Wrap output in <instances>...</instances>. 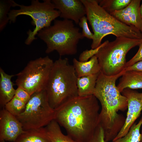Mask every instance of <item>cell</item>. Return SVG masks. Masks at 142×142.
<instances>
[{
  "label": "cell",
  "mask_w": 142,
  "mask_h": 142,
  "mask_svg": "<svg viewBox=\"0 0 142 142\" xmlns=\"http://www.w3.org/2000/svg\"><path fill=\"white\" fill-rule=\"evenodd\" d=\"M100 106L93 95L78 96L55 109L54 120L77 142H89L98 125Z\"/></svg>",
  "instance_id": "cell-1"
},
{
  "label": "cell",
  "mask_w": 142,
  "mask_h": 142,
  "mask_svg": "<svg viewBox=\"0 0 142 142\" xmlns=\"http://www.w3.org/2000/svg\"><path fill=\"white\" fill-rule=\"evenodd\" d=\"M125 71L113 76H107L100 72L97 79L93 95L101 104L98 125L104 130L106 142L115 139L125 121L126 118L118 112L127 109V100L116 85V80Z\"/></svg>",
  "instance_id": "cell-2"
},
{
  "label": "cell",
  "mask_w": 142,
  "mask_h": 142,
  "mask_svg": "<svg viewBox=\"0 0 142 142\" xmlns=\"http://www.w3.org/2000/svg\"><path fill=\"white\" fill-rule=\"evenodd\" d=\"M86 11V17L93 32L92 49L100 46L103 39L111 34L116 37L142 39V33L133 26L127 25L111 15L96 0H81Z\"/></svg>",
  "instance_id": "cell-3"
},
{
  "label": "cell",
  "mask_w": 142,
  "mask_h": 142,
  "mask_svg": "<svg viewBox=\"0 0 142 142\" xmlns=\"http://www.w3.org/2000/svg\"><path fill=\"white\" fill-rule=\"evenodd\" d=\"M78 77L68 59L60 57L54 62L46 87L49 103L55 109L78 96Z\"/></svg>",
  "instance_id": "cell-4"
},
{
  "label": "cell",
  "mask_w": 142,
  "mask_h": 142,
  "mask_svg": "<svg viewBox=\"0 0 142 142\" xmlns=\"http://www.w3.org/2000/svg\"><path fill=\"white\" fill-rule=\"evenodd\" d=\"M38 37L46 44V53L56 51L60 57L75 55L79 41L84 38L72 20L54 21L53 24L40 30Z\"/></svg>",
  "instance_id": "cell-5"
},
{
  "label": "cell",
  "mask_w": 142,
  "mask_h": 142,
  "mask_svg": "<svg viewBox=\"0 0 142 142\" xmlns=\"http://www.w3.org/2000/svg\"><path fill=\"white\" fill-rule=\"evenodd\" d=\"M142 42V39L124 37H116L111 42L105 41L95 55L98 58L100 72L107 76H113L125 70L127 53Z\"/></svg>",
  "instance_id": "cell-6"
},
{
  "label": "cell",
  "mask_w": 142,
  "mask_h": 142,
  "mask_svg": "<svg viewBox=\"0 0 142 142\" xmlns=\"http://www.w3.org/2000/svg\"><path fill=\"white\" fill-rule=\"evenodd\" d=\"M55 110L50 106L45 89L31 95L23 111L16 117L24 130L46 126L54 119Z\"/></svg>",
  "instance_id": "cell-7"
},
{
  "label": "cell",
  "mask_w": 142,
  "mask_h": 142,
  "mask_svg": "<svg viewBox=\"0 0 142 142\" xmlns=\"http://www.w3.org/2000/svg\"><path fill=\"white\" fill-rule=\"evenodd\" d=\"M53 63L47 56L30 60L23 70L15 75L16 84L31 95L45 89Z\"/></svg>",
  "instance_id": "cell-8"
},
{
  "label": "cell",
  "mask_w": 142,
  "mask_h": 142,
  "mask_svg": "<svg viewBox=\"0 0 142 142\" xmlns=\"http://www.w3.org/2000/svg\"><path fill=\"white\" fill-rule=\"evenodd\" d=\"M19 7V9L10 11L8 14L10 23L15 22L17 17L20 15L29 16L32 20H34L59 12L55 8L54 4L50 0H44L42 2L38 0H33L31 4L28 6L19 4L14 1L13 7Z\"/></svg>",
  "instance_id": "cell-9"
},
{
  "label": "cell",
  "mask_w": 142,
  "mask_h": 142,
  "mask_svg": "<svg viewBox=\"0 0 142 142\" xmlns=\"http://www.w3.org/2000/svg\"><path fill=\"white\" fill-rule=\"evenodd\" d=\"M127 100L126 117L124 124L115 139V140L126 135L130 128L139 117L142 111V93L127 88L121 93Z\"/></svg>",
  "instance_id": "cell-10"
},
{
  "label": "cell",
  "mask_w": 142,
  "mask_h": 142,
  "mask_svg": "<svg viewBox=\"0 0 142 142\" xmlns=\"http://www.w3.org/2000/svg\"><path fill=\"white\" fill-rule=\"evenodd\" d=\"M21 123L4 108L0 111V141L14 142L23 132Z\"/></svg>",
  "instance_id": "cell-11"
},
{
  "label": "cell",
  "mask_w": 142,
  "mask_h": 142,
  "mask_svg": "<svg viewBox=\"0 0 142 142\" xmlns=\"http://www.w3.org/2000/svg\"><path fill=\"white\" fill-rule=\"evenodd\" d=\"M55 8L60 12V17L78 24L86 15L85 7L81 0H52Z\"/></svg>",
  "instance_id": "cell-12"
},
{
  "label": "cell",
  "mask_w": 142,
  "mask_h": 142,
  "mask_svg": "<svg viewBox=\"0 0 142 142\" xmlns=\"http://www.w3.org/2000/svg\"><path fill=\"white\" fill-rule=\"evenodd\" d=\"M140 0H131L126 7L110 13L123 23L136 28L142 33V18L140 12Z\"/></svg>",
  "instance_id": "cell-13"
},
{
  "label": "cell",
  "mask_w": 142,
  "mask_h": 142,
  "mask_svg": "<svg viewBox=\"0 0 142 142\" xmlns=\"http://www.w3.org/2000/svg\"><path fill=\"white\" fill-rule=\"evenodd\" d=\"M15 75L6 73L0 68V106L1 108H4L5 105L14 97L16 91L11 80Z\"/></svg>",
  "instance_id": "cell-14"
},
{
  "label": "cell",
  "mask_w": 142,
  "mask_h": 142,
  "mask_svg": "<svg viewBox=\"0 0 142 142\" xmlns=\"http://www.w3.org/2000/svg\"><path fill=\"white\" fill-rule=\"evenodd\" d=\"M73 65L78 78L98 74L100 72V68L97 57L94 55L89 60L82 62L74 58L73 60Z\"/></svg>",
  "instance_id": "cell-15"
},
{
  "label": "cell",
  "mask_w": 142,
  "mask_h": 142,
  "mask_svg": "<svg viewBox=\"0 0 142 142\" xmlns=\"http://www.w3.org/2000/svg\"><path fill=\"white\" fill-rule=\"evenodd\" d=\"M117 87L121 93L125 89H142V72L125 71L120 78Z\"/></svg>",
  "instance_id": "cell-16"
},
{
  "label": "cell",
  "mask_w": 142,
  "mask_h": 142,
  "mask_svg": "<svg viewBox=\"0 0 142 142\" xmlns=\"http://www.w3.org/2000/svg\"><path fill=\"white\" fill-rule=\"evenodd\" d=\"M14 142H51L45 127L24 130Z\"/></svg>",
  "instance_id": "cell-17"
},
{
  "label": "cell",
  "mask_w": 142,
  "mask_h": 142,
  "mask_svg": "<svg viewBox=\"0 0 142 142\" xmlns=\"http://www.w3.org/2000/svg\"><path fill=\"white\" fill-rule=\"evenodd\" d=\"M60 12L49 16L42 17L38 19L32 20V24L35 26V28L32 31L29 30L27 32L28 36L26 39L25 44L30 45L33 42L37 39L36 36L41 30L50 26L52 22L60 16Z\"/></svg>",
  "instance_id": "cell-18"
},
{
  "label": "cell",
  "mask_w": 142,
  "mask_h": 142,
  "mask_svg": "<svg viewBox=\"0 0 142 142\" xmlns=\"http://www.w3.org/2000/svg\"><path fill=\"white\" fill-rule=\"evenodd\" d=\"M99 73L78 78L77 86L79 96L85 97L93 95Z\"/></svg>",
  "instance_id": "cell-19"
},
{
  "label": "cell",
  "mask_w": 142,
  "mask_h": 142,
  "mask_svg": "<svg viewBox=\"0 0 142 142\" xmlns=\"http://www.w3.org/2000/svg\"><path fill=\"white\" fill-rule=\"evenodd\" d=\"M51 142H77L62 132L60 126L54 119L45 127Z\"/></svg>",
  "instance_id": "cell-20"
},
{
  "label": "cell",
  "mask_w": 142,
  "mask_h": 142,
  "mask_svg": "<svg viewBox=\"0 0 142 142\" xmlns=\"http://www.w3.org/2000/svg\"><path fill=\"white\" fill-rule=\"evenodd\" d=\"M142 125V117L138 123L132 125L127 134L124 136L115 140L109 142H140V127Z\"/></svg>",
  "instance_id": "cell-21"
},
{
  "label": "cell",
  "mask_w": 142,
  "mask_h": 142,
  "mask_svg": "<svg viewBox=\"0 0 142 142\" xmlns=\"http://www.w3.org/2000/svg\"><path fill=\"white\" fill-rule=\"evenodd\" d=\"M131 0H97L99 4L109 13L121 10L127 7Z\"/></svg>",
  "instance_id": "cell-22"
},
{
  "label": "cell",
  "mask_w": 142,
  "mask_h": 142,
  "mask_svg": "<svg viewBox=\"0 0 142 142\" xmlns=\"http://www.w3.org/2000/svg\"><path fill=\"white\" fill-rule=\"evenodd\" d=\"M12 0L0 1V31H2L9 21L8 14L11 8L13 7Z\"/></svg>",
  "instance_id": "cell-23"
},
{
  "label": "cell",
  "mask_w": 142,
  "mask_h": 142,
  "mask_svg": "<svg viewBox=\"0 0 142 142\" xmlns=\"http://www.w3.org/2000/svg\"><path fill=\"white\" fill-rule=\"evenodd\" d=\"M26 104L14 97L5 105L4 108L12 114L16 116L23 111Z\"/></svg>",
  "instance_id": "cell-24"
},
{
  "label": "cell",
  "mask_w": 142,
  "mask_h": 142,
  "mask_svg": "<svg viewBox=\"0 0 142 142\" xmlns=\"http://www.w3.org/2000/svg\"><path fill=\"white\" fill-rule=\"evenodd\" d=\"M87 19L85 16L80 19L78 23L79 27L82 29V33L84 37L93 40L94 38L93 34L90 31L87 24Z\"/></svg>",
  "instance_id": "cell-25"
},
{
  "label": "cell",
  "mask_w": 142,
  "mask_h": 142,
  "mask_svg": "<svg viewBox=\"0 0 142 142\" xmlns=\"http://www.w3.org/2000/svg\"><path fill=\"white\" fill-rule=\"evenodd\" d=\"M101 46V44L95 49H91L89 50L87 49L83 51L80 55L78 60L82 62L88 61L89 58L90 59L97 53Z\"/></svg>",
  "instance_id": "cell-26"
},
{
  "label": "cell",
  "mask_w": 142,
  "mask_h": 142,
  "mask_svg": "<svg viewBox=\"0 0 142 142\" xmlns=\"http://www.w3.org/2000/svg\"><path fill=\"white\" fill-rule=\"evenodd\" d=\"M31 95L24 89L18 86L16 89L14 97L27 103L29 100Z\"/></svg>",
  "instance_id": "cell-27"
},
{
  "label": "cell",
  "mask_w": 142,
  "mask_h": 142,
  "mask_svg": "<svg viewBox=\"0 0 142 142\" xmlns=\"http://www.w3.org/2000/svg\"><path fill=\"white\" fill-rule=\"evenodd\" d=\"M103 129L100 125L97 127L94 135L89 142H106Z\"/></svg>",
  "instance_id": "cell-28"
},
{
  "label": "cell",
  "mask_w": 142,
  "mask_h": 142,
  "mask_svg": "<svg viewBox=\"0 0 142 142\" xmlns=\"http://www.w3.org/2000/svg\"><path fill=\"white\" fill-rule=\"evenodd\" d=\"M139 47L138 50L135 54L129 61L127 62L126 68L138 62L142 61V42Z\"/></svg>",
  "instance_id": "cell-29"
},
{
  "label": "cell",
  "mask_w": 142,
  "mask_h": 142,
  "mask_svg": "<svg viewBox=\"0 0 142 142\" xmlns=\"http://www.w3.org/2000/svg\"><path fill=\"white\" fill-rule=\"evenodd\" d=\"M125 70H134L142 72V61L138 62L131 66L127 67Z\"/></svg>",
  "instance_id": "cell-30"
},
{
  "label": "cell",
  "mask_w": 142,
  "mask_h": 142,
  "mask_svg": "<svg viewBox=\"0 0 142 142\" xmlns=\"http://www.w3.org/2000/svg\"><path fill=\"white\" fill-rule=\"evenodd\" d=\"M140 12L142 18V3L140 7Z\"/></svg>",
  "instance_id": "cell-31"
},
{
  "label": "cell",
  "mask_w": 142,
  "mask_h": 142,
  "mask_svg": "<svg viewBox=\"0 0 142 142\" xmlns=\"http://www.w3.org/2000/svg\"><path fill=\"white\" fill-rule=\"evenodd\" d=\"M141 140L140 142H142V129L141 130Z\"/></svg>",
  "instance_id": "cell-32"
},
{
  "label": "cell",
  "mask_w": 142,
  "mask_h": 142,
  "mask_svg": "<svg viewBox=\"0 0 142 142\" xmlns=\"http://www.w3.org/2000/svg\"><path fill=\"white\" fill-rule=\"evenodd\" d=\"M0 142H6V141H0Z\"/></svg>",
  "instance_id": "cell-33"
}]
</instances>
